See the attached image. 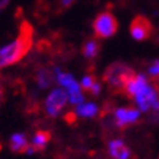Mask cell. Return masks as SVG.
Listing matches in <instances>:
<instances>
[{
	"instance_id": "cell-1",
	"label": "cell",
	"mask_w": 159,
	"mask_h": 159,
	"mask_svg": "<svg viewBox=\"0 0 159 159\" xmlns=\"http://www.w3.org/2000/svg\"><path fill=\"white\" fill-rule=\"evenodd\" d=\"M32 38H34L32 26L28 22H24L19 29V35L9 44L0 47V69L19 63L32 47Z\"/></svg>"
},
{
	"instance_id": "cell-2",
	"label": "cell",
	"mask_w": 159,
	"mask_h": 159,
	"mask_svg": "<svg viewBox=\"0 0 159 159\" xmlns=\"http://www.w3.org/2000/svg\"><path fill=\"white\" fill-rule=\"evenodd\" d=\"M136 75L134 69L124 61H114L104 70L102 80L105 82L111 93L123 95L124 86L131 77Z\"/></svg>"
},
{
	"instance_id": "cell-3",
	"label": "cell",
	"mask_w": 159,
	"mask_h": 159,
	"mask_svg": "<svg viewBox=\"0 0 159 159\" xmlns=\"http://www.w3.org/2000/svg\"><path fill=\"white\" fill-rule=\"evenodd\" d=\"M92 29L95 38H110L118 31V20L111 12H101L92 22Z\"/></svg>"
},
{
	"instance_id": "cell-4",
	"label": "cell",
	"mask_w": 159,
	"mask_h": 159,
	"mask_svg": "<svg viewBox=\"0 0 159 159\" xmlns=\"http://www.w3.org/2000/svg\"><path fill=\"white\" fill-rule=\"evenodd\" d=\"M67 101H69V97H67V92L64 89H61V88L53 89L50 92V95L47 97L45 102H44V108H45L47 116L51 117V118H56L64 110V107L67 105Z\"/></svg>"
},
{
	"instance_id": "cell-5",
	"label": "cell",
	"mask_w": 159,
	"mask_h": 159,
	"mask_svg": "<svg viewBox=\"0 0 159 159\" xmlns=\"http://www.w3.org/2000/svg\"><path fill=\"white\" fill-rule=\"evenodd\" d=\"M114 121H116L117 129L120 131H124L131 125H134L140 118V111L136 107H123V108H117L112 112Z\"/></svg>"
},
{
	"instance_id": "cell-6",
	"label": "cell",
	"mask_w": 159,
	"mask_h": 159,
	"mask_svg": "<svg viewBox=\"0 0 159 159\" xmlns=\"http://www.w3.org/2000/svg\"><path fill=\"white\" fill-rule=\"evenodd\" d=\"M153 34V25L146 16L137 15L130 24V35L136 41H146Z\"/></svg>"
},
{
	"instance_id": "cell-7",
	"label": "cell",
	"mask_w": 159,
	"mask_h": 159,
	"mask_svg": "<svg viewBox=\"0 0 159 159\" xmlns=\"http://www.w3.org/2000/svg\"><path fill=\"white\" fill-rule=\"evenodd\" d=\"M149 79L142 75V73H136L134 76L131 77L130 80L127 82V85L124 86V91H123V95L130 99H134L140 92H143L146 88L149 86Z\"/></svg>"
},
{
	"instance_id": "cell-8",
	"label": "cell",
	"mask_w": 159,
	"mask_h": 159,
	"mask_svg": "<svg viewBox=\"0 0 159 159\" xmlns=\"http://www.w3.org/2000/svg\"><path fill=\"white\" fill-rule=\"evenodd\" d=\"M108 153L111 159H133L130 148L121 139H112L108 142Z\"/></svg>"
},
{
	"instance_id": "cell-9",
	"label": "cell",
	"mask_w": 159,
	"mask_h": 159,
	"mask_svg": "<svg viewBox=\"0 0 159 159\" xmlns=\"http://www.w3.org/2000/svg\"><path fill=\"white\" fill-rule=\"evenodd\" d=\"M80 89H82V92H86L92 97H98L101 93L102 85L93 73H89L86 76H83L82 82H80Z\"/></svg>"
},
{
	"instance_id": "cell-10",
	"label": "cell",
	"mask_w": 159,
	"mask_h": 159,
	"mask_svg": "<svg viewBox=\"0 0 159 159\" xmlns=\"http://www.w3.org/2000/svg\"><path fill=\"white\" fill-rule=\"evenodd\" d=\"M101 51V43L98 41V38L92 37L88 38L82 45V56L88 60H93L98 57V54Z\"/></svg>"
},
{
	"instance_id": "cell-11",
	"label": "cell",
	"mask_w": 159,
	"mask_h": 159,
	"mask_svg": "<svg viewBox=\"0 0 159 159\" xmlns=\"http://www.w3.org/2000/svg\"><path fill=\"white\" fill-rule=\"evenodd\" d=\"M29 140L24 133H15L10 136L9 139V148L15 153H25V150L28 149Z\"/></svg>"
},
{
	"instance_id": "cell-12",
	"label": "cell",
	"mask_w": 159,
	"mask_h": 159,
	"mask_svg": "<svg viewBox=\"0 0 159 159\" xmlns=\"http://www.w3.org/2000/svg\"><path fill=\"white\" fill-rule=\"evenodd\" d=\"M50 139H51V133L47 130H38L37 133L34 134V137L31 139L29 142V146L35 150V153L37 152H41V150L45 149V146L48 145Z\"/></svg>"
},
{
	"instance_id": "cell-13",
	"label": "cell",
	"mask_w": 159,
	"mask_h": 159,
	"mask_svg": "<svg viewBox=\"0 0 159 159\" xmlns=\"http://www.w3.org/2000/svg\"><path fill=\"white\" fill-rule=\"evenodd\" d=\"M75 114L82 118H93L97 114H99V110L93 102H82V104L76 105Z\"/></svg>"
},
{
	"instance_id": "cell-14",
	"label": "cell",
	"mask_w": 159,
	"mask_h": 159,
	"mask_svg": "<svg viewBox=\"0 0 159 159\" xmlns=\"http://www.w3.org/2000/svg\"><path fill=\"white\" fill-rule=\"evenodd\" d=\"M54 79H56L54 73L51 70H48V69H39L38 72H37V76H35V80L38 83V86L43 88V89L51 86Z\"/></svg>"
},
{
	"instance_id": "cell-15",
	"label": "cell",
	"mask_w": 159,
	"mask_h": 159,
	"mask_svg": "<svg viewBox=\"0 0 159 159\" xmlns=\"http://www.w3.org/2000/svg\"><path fill=\"white\" fill-rule=\"evenodd\" d=\"M148 75L150 76V79H152V80L159 79V58L153 60V61L148 66Z\"/></svg>"
},
{
	"instance_id": "cell-16",
	"label": "cell",
	"mask_w": 159,
	"mask_h": 159,
	"mask_svg": "<svg viewBox=\"0 0 159 159\" xmlns=\"http://www.w3.org/2000/svg\"><path fill=\"white\" fill-rule=\"evenodd\" d=\"M76 118H77V116L75 114V111H73V112H67V114H66V121H67V123H75V121H76Z\"/></svg>"
},
{
	"instance_id": "cell-17",
	"label": "cell",
	"mask_w": 159,
	"mask_h": 159,
	"mask_svg": "<svg viewBox=\"0 0 159 159\" xmlns=\"http://www.w3.org/2000/svg\"><path fill=\"white\" fill-rule=\"evenodd\" d=\"M73 3H75V0H60V5H61L63 9H69Z\"/></svg>"
},
{
	"instance_id": "cell-18",
	"label": "cell",
	"mask_w": 159,
	"mask_h": 159,
	"mask_svg": "<svg viewBox=\"0 0 159 159\" xmlns=\"http://www.w3.org/2000/svg\"><path fill=\"white\" fill-rule=\"evenodd\" d=\"M10 3V0H0V10H3Z\"/></svg>"
},
{
	"instance_id": "cell-19",
	"label": "cell",
	"mask_w": 159,
	"mask_h": 159,
	"mask_svg": "<svg viewBox=\"0 0 159 159\" xmlns=\"http://www.w3.org/2000/svg\"><path fill=\"white\" fill-rule=\"evenodd\" d=\"M3 99V86H2V83H0V102Z\"/></svg>"
}]
</instances>
